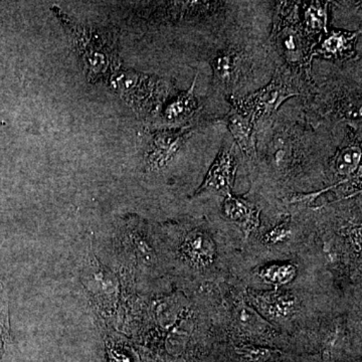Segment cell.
<instances>
[{
    "label": "cell",
    "mask_w": 362,
    "mask_h": 362,
    "mask_svg": "<svg viewBox=\"0 0 362 362\" xmlns=\"http://www.w3.org/2000/svg\"><path fill=\"white\" fill-rule=\"evenodd\" d=\"M54 13L68 30L78 62L89 82L96 84L112 81L121 66L115 33L105 26L74 23L59 9Z\"/></svg>",
    "instance_id": "1"
},
{
    "label": "cell",
    "mask_w": 362,
    "mask_h": 362,
    "mask_svg": "<svg viewBox=\"0 0 362 362\" xmlns=\"http://www.w3.org/2000/svg\"><path fill=\"white\" fill-rule=\"evenodd\" d=\"M81 280L89 293L93 303L96 305L101 313L110 318L116 316L120 296L118 279L113 272L98 262L90 247L85 252Z\"/></svg>",
    "instance_id": "2"
},
{
    "label": "cell",
    "mask_w": 362,
    "mask_h": 362,
    "mask_svg": "<svg viewBox=\"0 0 362 362\" xmlns=\"http://www.w3.org/2000/svg\"><path fill=\"white\" fill-rule=\"evenodd\" d=\"M116 243L124 259L136 268L148 271L158 266L156 240L146 223L137 216L124 218L116 235Z\"/></svg>",
    "instance_id": "3"
},
{
    "label": "cell",
    "mask_w": 362,
    "mask_h": 362,
    "mask_svg": "<svg viewBox=\"0 0 362 362\" xmlns=\"http://www.w3.org/2000/svg\"><path fill=\"white\" fill-rule=\"evenodd\" d=\"M112 82L138 113H151L161 103L164 88L159 78L133 71H118Z\"/></svg>",
    "instance_id": "4"
},
{
    "label": "cell",
    "mask_w": 362,
    "mask_h": 362,
    "mask_svg": "<svg viewBox=\"0 0 362 362\" xmlns=\"http://www.w3.org/2000/svg\"><path fill=\"white\" fill-rule=\"evenodd\" d=\"M169 252L173 254V259L178 267L199 273H204L214 265L216 255L214 240L199 228L182 233L180 240L173 243Z\"/></svg>",
    "instance_id": "5"
},
{
    "label": "cell",
    "mask_w": 362,
    "mask_h": 362,
    "mask_svg": "<svg viewBox=\"0 0 362 362\" xmlns=\"http://www.w3.org/2000/svg\"><path fill=\"white\" fill-rule=\"evenodd\" d=\"M297 94L296 88L286 81L284 75L279 73L258 92L235 102V108L251 117L255 122L262 117L271 115L288 98Z\"/></svg>",
    "instance_id": "6"
},
{
    "label": "cell",
    "mask_w": 362,
    "mask_h": 362,
    "mask_svg": "<svg viewBox=\"0 0 362 362\" xmlns=\"http://www.w3.org/2000/svg\"><path fill=\"white\" fill-rule=\"evenodd\" d=\"M189 135L187 129H164L154 132L145 152V168L157 171L168 165L177 156Z\"/></svg>",
    "instance_id": "7"
},
{
    "label": "cell",
    "mask_w": 362,
    "mask_h": 362,
    "mask_svg": "<svg viewBox=\"0 0 362 362\" xmlns=\"http://www.w3.org/2000/svg\"><path fill=\"white\" fill-rule=\"evenodd\" d=\"M237 169L235 144L230 147H223L197 190V195L216 194L228 197L232 194Z\"/></svg>",
    "instance_id": "8"
},
{
    "label": "cell",
    "mask_w": 362,
    "mask_h": 362,
    "mask_svg": "<svg viewBox=\"0 0 362 362\" xmlns=\"http://www.w3.org/2000/svg\"><path fill=\"white\" fill-rule=\"evenodd\" d=\"M249 299L264 316L280 322L291 319L299 310L297 298L290 293L250 291Z\"/></svg>",
    "instance_id": "9"
},
{
    "label": "cell",
    "mask_w": 362,
    "mask_h": 362,
    "mask_svg": "<svg viewBox=\"0 0 362 362\" xmlns=\"http://www.w3.org/2000/svg\"><path fill=\"white\" fill-rule=\"evenodd\" d=\"M223 213L228 221L239 226L245 235H250L259 226V209L242 197L230 194L223 204Z\"/></svg>",
    "instance_id": "10"
},
{
    "label": "cell",
    "mask_w": 362,
    "mask_h": 362,
    "mask_svg": "<svg viewBox=\"0 0 362 362\" xmlns=\"http://www.w3.org/2000/svg\"><path fill=\"white\" fill-rule=\"evenodd\" d=\"M225 121L228 129L235 138V142L239 145L247 156L254 153V121L251 117L246 115L244 112L233 107L226 116Z\"/></svg>",
    "instance_id": "11"
},
{
    "label": "cell",
    "mask_w": 362,
    "mask_h": 362,
    "mask_svg": "<svg viewBox=\"0 0 362 362\" xmlns=\"http://www.w3.org/2000/svg\"><path fill=\"white\" fill-rule=\"evenodd\" d=\"M195 83L197 78H194L192 87L187 92L181 93L180 96L166 105L162 113L166 123L175 125L187 122L197 113L199 103L194 94Z\"/></svg>",
    "instance_id": "12"
},
{
    "label": "cell",
    "mask_w": 362,
    "mask_h": 362,
    "mask_svg": "<svg viewBox=\"0 0 362 362\" xmlns=\"http://www.w3.org/2000/svg\"><path fill=\"white\" fill-rule=\"evenodd\" d=\"M357 33L332 32L321 44L319 52L327 58L342 59L351 52Z\"/></svg>",
    "instance_id": "13"
},
{
    "label": "cell",
    "mask_w": 362,
    "mask_h": 362,
    "mask_svg": "<svg viewBox=\"0 0 362 362\" xmlns=\"http://www.w3.org/2000/svg\"><path fill=\"white\" fill-rule=\"evenodd\" d=\"M361 159V148L359 145L351 144L342 147L337 152L333 162L334 173L338 176L346 178L352 177L358 169Z\"/></svg>",
    "instance_id": "14"
},
{
    "label": "cell",
    "mask_w": 362,
    "mask_h": 362,
    "mask_svg": "<svg viewBox=\"0 0 362 362\" xmlns=\"http://www.w3.org/2000/svg\"><path fill=\"white\" fill-rule=\"evenodd\" d=\"M233 312L235 322L240 329L250 331L269 329V324L263 320L255 309L251 308L244 302H240L235 305Z\"/></svg>",
    "instance_id": "15"
},
{
    "label": "cell",
    "mask_w": 362,
    "mask_h": 362,
    "mask_svg": "<svg viewBox=\"0 0 362 362\" xmlns=\"http://www.w3.org/2000/svg\"><path fill=\"white\" fill-rule=\"evenodd\" d=\"M304 21L310 35H319L325 32L327 25V4L311 2L305 6Z\"/></svg>",
    "instance_id": "16"
},
{
    "label": "cell",
    "mask_w": 362,
    "mask_h": 362,
    "mask_svg": "<svg viewBox=\"0 0 362 362\" xmlns=\"http://www.w3.org/2000/svg\"><path fill=\"white\" fill-rule=\"evenodd\" d=\"M297 269L291 264L269 265L259 272V278L267 284L281 287L291 283L296 277Z\"/></svg>",
    "instance_id": "17"
},
{
    "label": "cell",
    "mask_w": 362,
    "mask_h": 362,
    "mask_svg": "<svg viewBox=\"0 0 362 362\" xmlns=\"http://www.w3.org/2000/svg\"><path fill=\"white\" fill-rule=\"evenodd\" d=\"M238 57L230 52H223L214 59L213 70L214 77L218 78L223 85L230 84L233 73L237 69Z\"/></svg>",
    "instance_id": "18"
},
{
    "label": "cell",
    "mask_w": 362,
    "mask_h": 362,
    "mask_svg": "<svg viewBox=\"0 0 362 362\" xmlns=\"http://www.w3.org/2000/svg\"><path fill=\"white\" fill-rule=\"evenodd\" d=\"M9 329H11V325H9L8 299H7L6 290L0 286V357L9 340Z\"/></svg>",
    "instance_id": "19"
},
{
    "label": "cell",
    "mask_w": 362,
    "mask_h": 362,
    "mask_svg": "<svg viewBox=\"0 0 362 362\" xmlns=\"http://www.w3.org/2000/svg\"><path fill=\"white\" fill-rule=\"evenodd\" d=\"M280 42L288 58L293 59L301 58L302 52H303V45H302L303 42H302L301 35L295 30V28H291L289 32L283 33Z\"/></svg>",
    "instance_id": "20"
},
{
    "label": "cell",
    "mask_w": 362,
    "mask_h": 362,
    "mask_svg": "<svg viewBox=\"0 0 362 362\" xmlns=\"http://www.w3.org/2000/svg\"><path fill=\"white\" fill-rule=\"evenodd\" d=\"M291 235V221H290V218H287V220L281 221L277 226L271 228L268 233H266L263 237V243L266 245L275 246V245L281 244V243L289 240Z\"/></svg>",
    "instance_id": "21"
}]
</instances>
